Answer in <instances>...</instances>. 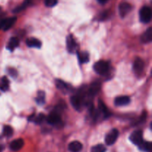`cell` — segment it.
Returning <instances> with one entry per match:
<instances>
[{"label": "cell", "mask_w": 152, "mask_h": 152, "mask_svg": "<svg viewBox=\"0 0 152 152\" xmlns=\"http://www.w3.org/2000/svg\"><path fill=\"white\" fill-rule=\"evenodd\" d=\"M94 69L95 72L96 74H99V75H104V74H105L108 71L109 64L106 61H99V62H96L94 64Z\"/></svg>", "instance_id": "1"}, {"label": "cell", "mask_w": 152, "mask_h": 152, "mask_svg": "<svg viewBox=\"0 0 152 152\" xmlns=\"http://www.w3.org/2000/svg\"><path fill=\"white\" fill-rule=\"evenodd\" d=\"M151 19V10L148 6H144L140 10V20L142 23H148Z\"/></svg>", "instance_id": "2"}, {"label": "cell", "mask_w": 152, "mask_h": 152, "mask_svg": "<svg viewBox=\"0 0 152 152\" xmlns=\"http://www.w3.org/2000/svg\"><path fill=\"white\" fill-rule=\"evenodd\" d=\"M119 136V132L117 129H114L108 133V134L106 135L105 137V143L107 144L108 145H111L115 143V142L117 141V138H118Z\"/></svg>", "instance_id": "3"}, {"label": "cell", "mask_w": 152, "mask_h": 152, "mask_svg": "<svg viewBox=\"0 0 152 152\" xmlns=\"http://www.w3.org/2000/svg\"><path fill=\"white\" fill-rule=\"evenodd\" d=\"M71 104H72L73 107H74L76 110H77V111L82 110L83 107L84 106V102H83V98H82L78 94L74 95V96H71Z\"/></svg>", "instance_id": "4"}, {"label": "cell", "mask_w": 152, "mask_h": 152, "mask_svg": "<svg viewBox=\"0 0 152 152\" xmlns=\"http://www.w3.org/2000/svg\"><path fill=\"white\" fill-rule=\"evenodd\" d=\"M145 68V62L140 58H137L133 63V70L134 72L137 75H140L143 71Z\"/></svg>", "instance_id": "5"}, {"label": "cell", "mask_w": 152, "mask_h": 152, "mask_svg": "<svg viewBox=\"0 0 152 152\" xmlns=\"http://www.w3.org/2000/svg\"><path fill=\"white\" fill-rule=\"evenodd\" d=\"M47 121L49 124L53 125V126H58L61 123L60 114L55 111H53L47 117Z\"/></svg>", "instance_id": "6"}, {"label": "cell", "mask_w": 152, "mask_h": 152, "mask_svg": "<svg viewBox=\"0 0 152 152\" xmlns=\"http://www.w3.org/2000/svg\"><path fill=\"white\" fill-rule=\"evenodd\" d=\"M130 140L132 143L137 145H139L141 142L143 141V137H142V132L140 130H137L134 132L130 136Z\"/></svg>", "instance_id": "7"}, {"label": "cell", "mask_w": 152, "mask_h": 152, "mask_svg": "<svg viewBox=\"0 0 152 152\" xmlns=\"http://www.w3.org/2000/svg\"><path fill=\"white\" fill-rule=\"evenodd\" d=\"M132 10V6L128 2H123L119 5V12L122 18H124Z\"/></svg>", "instance_id": "8"}, {"label": "cell", "mask_w": 152, "mask_h": 152, "mask_svg": "<svg viewBox=\"0 0 152 152\" xmlns=\"http://www.w3.org/2000/svg\"><path fill=\"white\" fill-rule=\"evenodd\" d=\"M67 49H68V52L73 53L77 50V44L76 42L75 39H74V37H72V35H68L67 37Z\"/></svg>", "instance_id": "9"}, {"label": "cell", "mask_w": 152, "mask_h": 152, "mask_svg": "<svg viewBox=\"0 0 152 152\" xmlns=\"http://www.w3.org/2000/svg\"><path fill=\"white\" fill-rule=\"evenodd\" d=\"M101 88V83L99 82H94V83H92L91 84L90 87L88 89V94L94 97L95 95L97 94L98 92L100 91Z\"/></svg>", "instance_id": "10"}, {"label": "cell", "mask_w": 152, "mask_h": 152, "mask_svg": "<svg viewBox=\"0 0 152 152\" xmlns=\"http://www.w3.org/2000/svg\"><path fill=\"white\" fill-rule=\"evenodd\" d=\"M24 145V140L22 139H16L14 140L10 144V148L13 151H17L20 150Z\"/></svg>", "instance_id": "11"}, {"label": "cell", "mask_w": 152, "mask_h": 152, "mask_svg": "<svg viewBox=\"0 0 152 152\" xmlns=\"http://www.w3.org/2000/svg\"><path fill=\"white\" fill-rule=\"evenodd\" d=\"M130 103V98L128 96H118L114 100V104L117 106H124Z\"/></svg>", "instance_id": "12"}, {"label": "cell", "mask_w": 152, "mask_h": 152, "mask_svg": "<svg viewBox=\"0 0 152 152\" xmlns=\"http://www.w3.org/2000/svg\"><path fill=\"white\" fill-rule=\"evenodd\" d=\"M16 22V17L13 16V17L8 18V19H3V25L2 28L4 31H7L10 29Z\"/></svg>", "instance_id": "13"}, {"label": "cell", "mask_w": 152, "mask_h": 152, "mask_svg": "<svg viewBox=\"0 0 152 152\" xmlns=\"http://www.w3.org/2000/svg\"><path fill=\"white\" fill-rule=\"evenodd\" d=\"M68 149L71 152H80L83 149V144L79 141H73L68 145Z\"/></svg>", "instance_id": "14"}, {"label": "cell", "mask_w": 152, "mask_h": 152, "mask_svg": "<svg viewBox=\"0 0 152 152\" xmlns=\"http://www.w3.org/2000/svg\"><path fill=\"white\" fill-rule=\"evenodd\" d=\"M26 44L28 47L30 48H40L42 45L41 42L39 39L36 38H29L27 39Z\"/></svg>", "instance_id": "15"}, {"label": "cell", "mask_w": 152, "mask_h": 152, "mask_svg": "<svg viewBox=\"0 0 152 152\" xmlns=\"http://www.w3.org/2000/svg\"><path fill=\"white\" fill-rule=\"evenodd\" d=\"M152 39V28H149L141 37V41L144 43H149Z\"/></svg>", "instance_id": "16"}, {"label": "cell", "mask_w": 152, "mask_h": 152, "mask_svg": "<svg viewBox=\"0 0 152 152\" xmlns=\"http://www.w3.org/2000/svg\"><path fill=\"white\" fill-rule=\"evenodd\" d=\"M19 44V41L16 37H12L10 39L8 43H7V48L10 51H13L16 48L18 47Z\"/></svg>", "instance_id": "17"}, {"label": "cell", "mask_w": 152, "mask_h": 152, "mask_svg": "<svg viewBox=\"0 0 152 152\" xmlns=\"http://www.w3.org/2000/svg\"><path fill=\"white\" fill-rule=\"evenodd\" d=\"M98 111L102 113L105 117H108V116H110V113L108 112V108H106V106L102 100H99V102H98Z\"/></svg>", "instance_id": "18"}, {"label": "cell", "mask_w": 152, "mask_h": 152, "mask_svg": "<svg viewBox=\"0 0 152 152\" xmlns=\"http://www.w3.org/2000/svg\"><path fill=\"white\" fill-rule=\"evenodd\" d=\"M56 88H57L58 89H59L60 91H62V92H66L69 91V88H68L69 86H68L65 82L62 81V80H56Z\"/></svg>", "instance_id": "19"}, {"label": "cell", "mask_w": 152, "mask_h": 152, "mask_svg": "<svg viewBox=\"0 0 152 152\" xmlns=\"http://www.w3.org/2000/svg\"><path fill=\"white\" fill-rule=\"evenodd\" d=\"M9 88V80L6 77H3L0 79V90L6 91Z\"/></svg>", "instance_id": "20"}, {"label": "cell", "mask_w": 152, "mask_h": 152, "mask_svg": "<svg viewBox=\"0 0 152 152\" xmlns=\"http://www.w3.org/2000/svg\"><path fill=\"white\" fill-rule=\"evenodd\" d=\"M78 59L81 64L86 63L89 61V54L88 52L82 51L78 53Z\"/></svg>", "instance_id": "21"}, {"label": "cell", "mask_w": 152, "mask_h": 152, "mask_svg": "<svg viewBox=\"0 0 152 152\" xmlns=\"http://www.w3.org/2000/svg\"><path fill=\"white\" fill-rule=\"evenodd\" d=\"M140 149L145 152H151V143L150 142H147V141H142L139 145Z\"/></svg>", "instance_id": "22"}, {"label": "cell", "mask_w": 152, "mask_h": 152, "mask_svg": "<svg viewBox=\"0 0 152 152\" xmlns=\"http://www.w3.org/2000/svg\"><path fill=\"white\" fill-rule=\"evenodd\" d=\"M31 1H32V0H25L22 4H20L19 6H18L17 7H16V8L13 10V12H14V13H19V12L25 10L26 7H28V6L31 4Z\"/></svg>", "instance_id": "23"}, {"label": "cell", "mask_w": 152, "mask_h": 152, "mask_svg": "<svg viewBox=\"0 0 152 152\" xmlns=\"http://www.w3.org/2000/svg\"><path fill=\"white\" fill-rule=\"evenodd\" d=\"M36 101H37V103L39 105H42L45 103V94L44 91H40L38 92L37 94V96L36 98Z\"/></svg>", "instance_id": "24"}, {"label": "cell", "mask_w": 152, "mask_h": 152, "mask_svg": "<svg viewBox=\"0 0 152 152\" xmlns=\"http://www.w3.org/2000/svg\"><path fill=\"white\" fill-rule=\"evenodd\" d=\"M13 130L12 129V127L9 126H5L3 128V134L4 135L7 137H10L13 135Z\"/></svg>", "instance_id": "25"}, {"label": "cell", "mask_w": 152, "mask_h": 152, "mask_svg": "<svg viewBox=\"0 0 152 152\" xmlns=\"http://www.w3.org/2000/svg\"><path fill=\"white\" fill-rule=\"evenodd\" d=\"M105 151H106V148L102 144H98L92 147L91 152H105Z\"/></svg>", "instance_id": "26"}, {"label": "cell", "mask_w": 152, "mask_h": 152, "mask_svg": "<svg viewBox=\"0 0 152 152\" xmlns=\"http://www.w3.org/2000/svg\"><path fill=\"white\" fill-rule=\"evenodd\" d=\"M45 120V116L43 114H39L38 116H37V117H36V116L34 117L33 122H34V123H37V124H41L42 123L44 122Z\"/></svg>", "instance_id": "27"}, {"label": "cell", "mask_w": 152, "mask_h": 152, "mask_svg": "<svg viewBox=\"0 0 152 152\" xmlns=\"http://www.w3.org/2000/svg\"><path fill=\"white\" fill-rule=\"evenodd\" d=\"M57 2V0H45V4L48 7H54Z\"/></svg>", "instance_id": "28"}, {"label": "cell", "mask_w": 152, "mask_h": 152, "mask_svg": "<svg viewBox=\"0 0 152 152\" xmlns=\"http://www.w3.org/2000/svg\"><path fill=\"white\" fill-rule=\"evenodd\" d=\"M146 117H147V113H145V111H144V112L142 113V115H141V117H140L139 120L137 122V124H140V123L145 122V120H146Z\"/></svg>", "instance_id": "29"}, {"label": "cell", "mask_w": 152, "mask_h": 152, "mask_svg": "<svg viewBox=\"0 0 152 152\" xmlns=\"http://www.w3.org/2000/svg\"><path fill=\"white\" fill-rule=\"evenodd\" d=\"M97 1H98V2H99L100 4H105V3L107 2L108 0H97Z\"/></svg>", "instance_id": "30"}, {"label": "cell", "mask_w": 152, "mask_h": 152, "mask_svg": "<svg viewBox=\"0 0 152 152\" xmlns=\"http://www.w3.org/2000/svg\"><path fill=\"white\" fill-rule=\"evenodd\" d=\"M13 71H14V73H15V74H16V71H15V70H13ZM9 73H10V74H11V75H12V74H13V70H11V71H9ZM13 74V76H15V75H16V74Z\"/></svg>", "instance_id": "31"}, {"label": "cell", "mask_w": 152, "mask_h": 152, "mask_svg": "<svg viewBox=\"0 0 152 152\" xmlns=\"http://www.w3.org/2000/svg\"><path fill=\"white\" fill-rule=\"evenodd\" d=\"M3 149H4V147L2 145H0V152H2Z\"/></svg>", "instance_id": "32"}, {"label": "cell", "mask_w": 152, "mask_h": 152, "mask_svg": "<svg viewBox=\"0 0 152 152\" xmlns=\"http://www.w3.org/2000/svg\"><path fill=\"white\" fill-rule=\"evenodd\" d=\"M2 9H1V7H0V16H1V15H2Z\"/></svg>", "instance_id": "33"}]
</instances>
